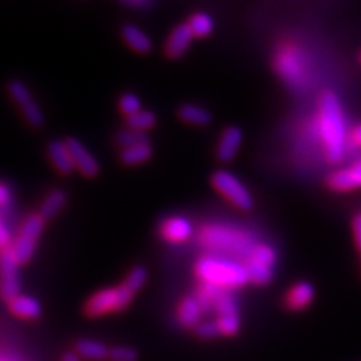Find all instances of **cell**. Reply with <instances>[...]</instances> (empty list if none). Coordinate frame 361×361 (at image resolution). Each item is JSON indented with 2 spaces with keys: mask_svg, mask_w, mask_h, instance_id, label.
<instances>
[{
  "mask_svg": "<svg viewBox=\"0 0 361 361\" xmlns=\"http://www.w3.org/2000/svg\"><path fill=\"white\" fill-rule=\"evenodd\" d=\"M155 123H157V116H155V113L151 110H140L127 118L128 128L134 130V131L146 133L148 130L154 128Z\"/></svg>",
  "mask_w": 361,
  "mask_h": 361,
  "instance_id": "23",
  "label": "cell"
},
{
  "mask_svg": "<svg viewBox=\"0 0 361 361\" xmlns=\"http://www.w3.org/2000/svg\"><path fill=\"white\" fill-rule=\"evenodd\" d=\"M75 351L78 357H83L92 361H103L109 358V348L104 343L97 341H87V338L77 342Z\"/></svg>",
  "mask_w": 361,
  "mask_h": 361,
  "instance_id": "21",
  "label": "cell"
},
{
  "mask_svg": "<svg viewBox=\"0 0 361 361\" xmlns=\"http://www.w3.org/2000/svg\"><path fill=\"white\" fill-rule=\"evenodd\" d=\"M193 37H195L193 32H191L187 23H183V25L176 26L172 30L171 37H169V39L164 45V53L167 58L178 59L183 54H185L191 41H193Z\"/></svg>",
  "mask_w": 361,
  "mask_h": 361,
  "instance_id": "11",
  "label": "cell"
},
{
  "mask_svg": "<svg viewBox=\"0 0 361 361\" xmlns=\"http://www.w3.org/2000/svg\"><path fill=\"white\" fill-rule=\"evenodd\" d=\"M326 184L334 191H351L361 187V160L348 169L333 172L326 179Z\"/></svg>",
  "mask_w": 361,
  "mask_h": 361,
  "instance_id": "10",
  "label": "cell"
},
{
  "mask_svg": "<svg viewBox=\"0 0 361 361\" xmlns=\"http://www.w3.org/2000/svg\"><path fill=\"white\" fill-rule=\"evenodd\" d=\"M196 334L200 338H214L221 333L219 330L217 322H202L196 326Z\"/></svg>",
  "mask_w": 361,
  "mask_h": 361,
  "instance_id": "30",
  "label": "cell"
},
{
  "mask_svg": "<svg viewBox=\"0 0 361 361\" xmlns=\"http://www.w3.org/2000/svg\"><path fill=\"white\" fill-rule=\"evenodd\" d=\"M314 298V288L309 281H298L293 285L285 297V304L289 310L298 312L310 306V302Z\"/></svg>",
  "mask_w": 361,
  "mask_h": 361,
  "instance_id": "13",
  "label": "cell"
},
{
  "mask_svg": "<svg viewBox=\"0 0 361 361\" xmlns=\"http://www.w3.org/2000/svg\"><path fill=\"white\" fill-rule=\"evenodd\" d=\"M152 154H154V149L151 143L137 145V146H131V148L123 149L121 154V160L127 166H135V164H142L145 161H148L152 157Z\"/></svg>",
  "mask_w": 361,
  "mask_h": 361,
  "instance_id": "22",
  "label": "cell"
},
{
  "mask_svg": "<svg viewBox=\"0 0 361 361\" xmlns=\"http://www.w3.org/2000/svg\"><path fill=\"white\" fill-rule=\"evenodd\" d=\"M187 25L191 29V32H193V35L199 38H205L211 35L214 30V20L207 13H197L195 16H191Z\"/></svg>",
  "mask_w": 361,
  "mask_h": 361,
  "instance_id": "24",
  "label": "cell"
},
{
  "mask_svg": "<svg viewBox=\"0 0 361 361\" xmlns=\"http://www.w3.org/2000/svg\"><path fill=\"white\" fill-rule=\"evenodd\" d=\"M9 309L16 316L26 319L39 318L42 313V307L37 298L29 295H18L13 301H9Z\"/></svg>",
  "mask_w": 361,
  "mask_h": 361,
  "instance_id": "17",
  "label": "cell"
},
{
  "mask_svg": "<svg viewBox=\"0 0 361 361\" xmlns=\"http://www.w3.org/2000/svg\"><path fill=\"white\" fill-rule=\"evenodd\" d=\"M62 361H80V357L74 353H66V354H63Z\"/></svg>",
  "mask_w": 361,
  "mask_h": 361,
  "instance_id": "36",
  "label": "cell"
},
{
  "mask_svg": "<svg viewBox=\"0 0 361 361\" xmlns=\"http://www.w3.org/2000/svg\"><path fill=\"white\" fill-rule=\"evenodd\" d=\"M360 62H361V53H360Z\"/></svg>",
  "mask_w": 361,
  "mask_h": 361,
  "instance_id": "37",
  "label": "cell"
},
{
  "mask_svg": "<svg viewBox=\"0 0 361 361\" xmlns=\"http://www.w3.org/2000/svg\"><path fill=\"white\" fill-rule=\"evenodd\" d=\"M49 157L54 167L58 169V172L62 175H70L74 172V163L70 151H68V146L62 140H53L49 143L47 148Z\"/></svg>",
  "mask_w": 361,
  "mask_h": 361,
  "instance_id": "15",
  "label": "cell"
},
{
  "mask_svg": "<svg viewBox=\"0 0 361 361\" xmlns=\"http://www.w3.org/2000/svg\"><path fill=\"white\" fill-rule=\"evenodd\" d=\"M8 90H9L11 97H13L16 103L20 106L21 111L25 113V116L30 126L35 128H41L45 123V118H44V113L39 109L38 103L33 99L30 90L18 80L11 82L8 85Z\"/></svg>",
  "mask_w": 361,
  "mask_h": 361,
  "instance_id": "8",
  "label": "cell"
},
{
  "mask_svg": "<svg viewBox=\"0 0 361 361\" xmlns=\"http://www.w3.org/2000/svg\"><path fill=\"white\" fill-rule=\"evenodd\" d=\"M193 233V226L185 217H172L167 219L161 224V235L164 240L172 243H183L188 240Z\"/></svg>",
  "mask_w": 361,
  "mask_h": 361,
  "instance_id": "14",
  "label": "cell"
},
{
  "mask_svg": "<svg viewBox=\"0 0 361 361\" xmlns=\"http://www.w3.org/2000/svg\"><path fill=\"white\" fill-rule=\"evenodd\" d=\"M44 223L45 221L39 217V214H32V216L26 219L25 224H23L14 244L9 247L20 265L29 262L33 257L38 240L44 229Z\"/></svg>",
  "mask_w": 361,
  "mask_h": 361,
  "instance_id": "4",
  "label": "cell"
},
{
  "mask_svg": "<svg viewBox=\"0 0 361 361\" xmlns=\"http://www.w3.org/2000/svg\"><path fill=\"white\" fill-rule=\"evenodd\" d=\"M196 273L203 280L223 289H235L247 285L248 274L244 265L220 257H203L196 265Z\"/></svg>",
  "mask_w": 361,
  "mask_h": 361,
  "instance_id": "2",
  "label": "cell"
},
{
  "mask_svg": "<svg viewBox=\"0 0 361 361\" xmlns=\"http://www.w3.org/2000/svg\"><path fill=\"white\" fill-rule=\"evenodd\" d=\"M119 109L123 115H127V118H128V116L134 115V113L142 110V101L135 94L127 92V94H123L119 99Z\"/></svg>",
  "mask_w": 361,
  "mask_h": 361,
  "instance_id": "27",
  "label": "cell"
},
{
  "mask_svg": "<svg viewBox=\"0 0 361 361\" xmlns=\"http://www.w3.org/2000/svg\"><path fill=\"white\" fill-rule=\"evenodd\" d=\"M20 264L11 248L0 250V295L8 302L20 295Z\"/></svg>",
  "mask_w": 361,
  "mask_h": 361,
  "instance_id": "6",
  "label": "cell"
},
{
  "mask_svg": "<svg viewBox=\"0 0 361 361\" xmlns=\"http://www.w3.org/2000/svg\"><path fill=\"white\" fill-rule=\"evenodd\" d=\"M351 137H353L354 143H355L357 146H360V148H361V123H360V126H357V127L353 130Z\"/></svg>",
  "mask_w": 361,
  "mask_h": 361,
  "instance_id": "35",
  "label": "cell"
},
{
  "mask_svg": "<svg viewBox=\"0 0 361 361\" xmlns=\"http://www.w3.org/2000/svg\"><path fill=\"white\" fill-rule=\"evenodd\" d=\"M109 358L111 361H135L137 360V353L133 348L116 346L109 351Z\"/></svg>",
  "mask_w": 361,
  "mask_h": 361,
  "instance_id": "29",
  "label": "cell"
},
{
  "mask_svg": "<svg viewBox=\"0 0 361 361\" xmlns=\"http://www.w3.org/2000/svg\"><path fill=\"white\" fill-rule=\"evenodd\" d=\"M116 143L122 146L123 149L131 148V146H137V145H146L149 143V137L146 133L142 131H134V130H123L116 134Z\"/></svg>",
  "mask_w": 361,
  "mask_h": 361,
  "instance_id": "25",
  "label": "cell"
},
{
  "mask_svg": "<svg viewBox=\"0 0 361 361\" xmlns=\"http://www.w3.org/2000/svg\"><path fill=\"white\" fill-rule=\"evenodd\" d=\"M122 37L130 47L137 53H149L152 49V39L135 25H126L122 27Z\"/></svg>",
  "mask_w": 361,
  "mask_h": 361,
  "instance_id": "16",
  "label": "cell"
},
{
  "mask_svg": "<svg viewBox=\"0 0 361 361\" xmlns=\"http://www.w3.org/2000/svg\"><path fill=\"white\" fill-rule=\"evenodd\" d=\"M243 143V131L238 127H228L220 137L217 146V158L221 163L232 161L235 155L238 154Z\"/></svg>",
  "mask_w": 361,
  "mask_h": 361,
  "instance_id": "12",
  "label": "cell"
},
{
  "mask_svg": "<svg viewBox=\"0 0 361 361\" xmlns=\"http://www.w3.org/2000/svg\"><path fill=\"white\" fill-rule=\"evenodd\" d=\"M123 5L126 6H130V8H149L152 6L154 4L149 2V0H130V2H123Z\"/></svg>",
  "mask_w": 361,
  "mask_h": 361,
  "instance_id": "34",
  "label": "cell"
},
{
  "mask_svg": "<svg viewBox=\"0 0 361 361\" xmlns=\"http://www.w3.org/2000/svg\"><path fill=\"white\" fill-rule=\"evenodd\" d=\"M178 115L184 122L191 123V126H199V127L209 126L212 121L211 113L205 107L197 106V104L180 106Z\"/></svg>",
  "mask_w": 361,
  "mask_h": 361,
  "instance_id": "19",
  "label": "cell"
},
{
  "mask_svg": "<svg viewBox=\"0 0 361 361\" xmlns=\"http://www.w3.org/2000/svg\"><path fill=\"white\" fill-rule=\"evenodd\" d=\"M11 245V232L8 229V226L5 221L0 217V250H5V248H9Z\"/></svg>",
  "mask_w": 361,
  "mask_h": 361,
  "instance_id": "31",
  "label": "cell"
},
{
  "mask_svg": "<svg viewBox=\"0 0 361 361\" xmlns=\"http://www.w3.org/2000/svg\"><path fill=\"white\" fill-rule=\"evenodd\" d=\"M133 297L134 293L126 285L103 289L89 298L85 312L89 316H94V318L109 312H121L130 306Z\"/></svg>",
  "mask_w": 361,
  "mask_h": 361,
  "instance_id": "3",
  "label": "cell"
},
{
  "mask_svg": "<svg viewBox=\"0 0 361 361\" xmlns=\"http://www.w3.org/2000/svg\"><path fill=\"white\" fill-rule=\"evenodd\" d=\"M321 137L325 143L326 160L333 164L343 161L346 142V121L337 95L331 90L321 94L318 106Z\"/></svg>",
  "mask_w": 361,
  "mask_h": 361,
  "instance_id": "1",
  "label": "cell"
},
{
  "mask_svg": "<svg viewBox=\"0 0 361 361\" xmlns=\"http://www.w3.org/2000/svg\"><path fill=\"white\" fill-rule=\"evenodd\" d=\"M66 200H68V196L65 193V190H62V188L53 190L51 193L47 197H45L44 202L41 203L39 212H38L39 217L44 221L53 219L56 214L63 209V207L66 205Z\"/></svg>",
  "mask_w": 361,
  "mask_h": 361,
  "instance_id": "18",
  "label": "cell"
},
{
  "mask_svg": "<svg viewBox=\"0 0 361 361\" xmlns=\"http://www.w3.org/2000/svg\"><path fill=\"white\" fill-rule=\"evenodd\" d=\"M211 180L216 190L220 191L226 199L231 200L236 208H240L243 211H248L253 208L255 200L252 193L233 173L226 171H217L212 175Z\"/></svg>",
  "mask_w": 361,
  "mask_h": 361,
  "instance_id": "5",
  "label": "cell"
},
{
  "mask_svg": "<svg viewBox=\"0 0 361 361\" xmlns=\"http://www.w3.org/2000/svg\"><path fill=\"white\" fill-rule=\"evenodd\" d=\"M11 199H13V191L6 184L0 183V208L8 207Z\"/></svg>",
  "mask_w": 361,
  "mask_h": 361,
  "instance_id": "32",
  "label": "cell"
},
{
  "mask_svg": "<svg viewBox=\"0 0 361 361\" xmlns=\"http://www.w3.org/2000/svg\"><path fill=\"white\" fill-rule=\"evenodd\" d=\"M276 71L290 86H298L304 77V62L295 47L281 50L274 62Z\"/></svg>",
  "mask_w": 361,
  "mask_h": 361,
  "instance_id": "7",
  "label": "cell"
},
{
  "mask_svg": "<svg viewBox=\"0 0 361 361\" xmlns=\"http://www.w3.org/2000/svg\"><path fill=\"white\" fill-rule=\"evenodd\" d=\"M146 279H148V271H146L143 267H134L130 271V274L123 285H126L133 293H135L146 283Z\"/></svg>",
  "mask_w": 361,
  "mask_h": 361,
  "instance_id": "26",
  "label": "cell"
},
{
  "mask_svg": "<svg viewBox=\"0 0 361 361\" xmlns=\"http://www.w3.org/2000/svg\"><path fill=\"white\" fill-rule=\"evenodd\" d=\"M200 316H202V309L196 298L188 297L180 302L179 310H178V318H179V322L184 326H187V329H193V326L196 329L199 325Z\"/></svg>",
  "mask_w": 361,
  "mask_h": 361,
  "instance_id": "20",
  "label": "cell"
},
{
  "mask_svg": "<svg viewBox=\"0 0 361 361\" xmlns=\"http://www.w3.org/2000/svg\"><path fill=\"white\" fill-rule=\"evenodd\" d=\"M353 232H354V240L358 247V250L361 252V212L357 214L353 220Z\"/></svg>",
  "mask_w": 361,
  "mask_h": 361,
  "instance_id": "33",
  "label": "cell"
},
{
  "mask_svg": "<svg viewBox=\"0 0 361 361\" xmlns=\"http://www.w3.org/2000/svg\"><path fill=\"white\" fill-rule=\"evenodd\" d=\"M219 330L224 336H233L240 330V316L238 314H223L219 316Z\"/></svg>",
  "mask_w": 361,
  "mask_h": 361,
  "instance_id": "28",
  "label": "cell"
},
{
  "mask_svg": "<svg viewBox=\"0 0 361 361\" xmlns=\"http://www.w3.org/2000/svg\"><path fill=\"white\" fill-rule=\"evenodd\" d=\"M68 151L71 154L73 163L75 166V169L82 172V175L87 176V178H94L98 175L99 172V164L95 160V157L89 152V149L86 146L74 137H70L65 140Z\"/></svg>",
  "mask_w": 361,
  "mask_h": 361,
  "instance_id": "9",
  "label": "cell"
}]
</instances>
